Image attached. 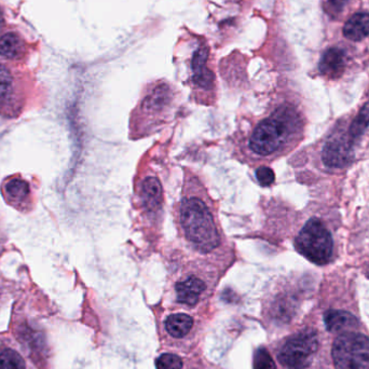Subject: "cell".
<instances>
[{
  "label": "cell",
  "instance_id": "6da1fadb",
  "mask_svg": "<svg viewBox=\"0 0 369 369\" xmlns=\"http://www.w3.org/2000/svg\"><path fill=\"white\" fill-rule=\"evenodd\" d=\"M174 213L178 236L194 258L219 263L233 257L219 224L216 205L203 182L189 170H184L182 194Z\"/></svg>",
  "mask_w": 369,
  "mask_h": 369
},
{
  "label": "cell",
  "instance_id": "7a4b0ae2",
  "mask_svg": "<svg viewBox=\"0 0 369 369\" xmlns=\"http://www.w3.org/2000/svg\"><path fill=\"white\" fill-rule=\"evenodd\" d=\"M302 120L297 109L291 104H281L267 111L238 138L236 150L250 165L268 161L283 150L298 131Z\"/></svg>",
  "mask_w": 369,
  "mask_h": 369
},
{
  "label": "cell",
  "instance_id": "3957f363",
  "mask_svg": "<svg viewBox=\"0 0 369 369\" xmlns=\"http://www.w3.org/2000/svg\"><path fill=\"white\" fill-rule=\"evenodd\" d=\"M173 101V93L167 84H160L151 89L150 92L141 101L138 111H134V133H147L159 128L169 117ZM132 124V126H133Z\"/></svg>",
  "mask_w": 369,
  "mask_h": 369
},
{
  "label": "cell",
  "instance_id": "277c9868",
  "mask_svg": "<svg viewBox=\"0 0 369 369\" xmlns=\"http://www.w3.org/2000/svg\"><path fill=\"white\" fill-rule=\"evenodd\" d=\"M295 248L311 263L325 265L333 255V238L322 221L311 219L296 236Z\"/></svg>",
  "mask_w": 369,
  "mask_h": 369
},
{
  "label": "cell",
  "instance_id": "5b68a950",
  "mask_svg": "<svg viewBox=\"0 0 369 369\" xmlns=\"http://www.w3.org/2000/svg\"><path fill=\"white\" fill-rule=\"evenodd\" d=\"M331 356L336 369H369V339L354 331L341 334L334 342Z\"/></svg>",
  "mask_w": 369,
  "mask_h": 369
},
{
  "label": "cell",
  "instance_id": "8992f818",
  "mask_svg": "<svg viewBox=\"0 0 369 369\" xmlns=\"http://www.w3.org/2000/svg\"><path fill=\"white\" fill-rule=\"evenodd\" d=\"M318 347V337L314 331H302L286 341L280 351V362L290 369L306 368Z\"/></svg>",
  "mask_w": 369,
  "mask_h": 369
},
{
  "label": "cell",
  "instance_id": "52a82bcc",
  "mask_svg": "<svg viewBox=\"0 0 369 369\" xmlns=\"http://www.w3.org/2000/svg\"><path fill=\"white\" fill-rule=\"evenodd\" d=\"M136 192L143 215L158 224L159 219H163V189L159 178L155 174L143 176Z\"/></svg>",
  "mask_w": 369,
  "mask_h": 369
},
{
  "label": "cell",
  "instance_id": "ba28073f",
  "mask_svg": "<svg viewBox=\"0 0 369 369\" xmlns=\"http://www.w3.org/2000/svg\"><path fill=\"white\" fill-rule=\"evenodd\" d=\"M352 160V141L350 138L334 136L323 149V161L331 167H343Z\"/></svg>",
  "mask_w": 369,
  "mask_h": 369
},
{
  "label": "cell",
  "instance_id": "9c48e42d",
  "mask_svg": "<svg viewBox=\"0 0 369 369\" xmlns=\"http://www.w3.org/2000/svg\"><path fill=\"white\" fill-rule=\"evenodd\" d=\"M207 60H209V49L204 45H201L194 52L192 57V82L196 88L201 91L209 93L214 91L215 77L212 70L207 67Z\"/></svg>",
  "mask_w": 369,
  "mask_h": 369
},
{
  "label": "cell",
  "instance_id": "30bf717a",
  "mask_svg": "<svg viewBox=\"0 0 369 369\" xmlns=\"http://www.w3.org/2000/svg\"><path fill=\"white\" fill-rule=\"evenodd\" d=\"M206 290L207 284L196 273H190L175 283L177 302L187 306H196Z\"/></svg>",
  "mask_w": 369,
  "mask_h": 369
},
{
  "label": "cell",
  "instance_id": "8fae6325",
  "mask_svg": "<svg viewBox=\"0 0 369 369\" xmlns=\"http://www.w3.org/2000/svg\"><path fill=\"white\" fill-rule=\"evenodd\" d=\"M324 323L327 331L331 333L353 331L358 326V319L351 313L342 310H329L325 312Z\"/></svg>",
  "mask_w": 369,
  "mask_h": 369
},
{
  "label": "cell",
  "instance_id": "7c38bea8",
  "mask_svg": "<svg viewBox=\"0 0 369 369\" xmlns=\"http://www.w3.org/2000/svg\"><path fill=\"white\" fill-rule=\"evenodd\" d=\"M346 67V55L342 50L337 48H331V49L325 51L321 59L320 68L321 74L329 78H337L343 72Z\"/></svg>",
  "mask_w": 369,
  "mask_h": 369
},
{
  "label": "cell",
  "instance_id": "4fadbf2b",
  "mask_svg": "<svg viewBox=\"0 0 369 369\" xmlns=\"http://www.w3.org/2000/svg\"><path fill=\"white\" fill-rule=\"evenodd\" d=\"M343 34L352 41H360L369 35V13L360 12L348 20L343 28Z\"/></svg>",
  "mask_w": 369,
  "mask_h": 369
},
{
  "label": "cell",
  "instance_id": "5bb4252c",
  "mask_svg": "<svg viewBox=\"0 0 369 369\" xmlns=\"http://www.w3.org/2000/svg\"><path fill=\"white\" fill-rule=\"evenodd\" d=\"M24 41L18 35L9 33L0 38V55L8 59H18L24 55Z\"/></svg>",
  "mask_w": 369,
  "mask_h": 369
},
{
  "label": "cell",
  "instance_id": "9a60e30c",
  "mask_svg": "<svg viewBox=\"0 0 369 369\" xmlns=\"http://www.w3.org/2000/svg\"><path fill=\"white\" fill-rule=\"evenodd\" d=\"M192 325H194V320L192 316L182 313L170 315L165 322V327L170 335L176 338H182L187 335L192 331Z\"/></svg>",
  "mask_w": 369,
  "mask_h": 369
},
{
  "label": "cell",
  "instance_id": "2e32d148",
  "mask_svg": "<svg viewBox=\"0 0 369 369\" xmlns=\"http://www.w3.org/2000/svg\"><path fill=\"white\" fill-rule=\"evenodd\" d=\"M5 194L10 203L24 202L30 194V186L22 178H11L5 184Z\"/></svg>",
  "mask_w": 369,
  "mask_h": 369
},
{
  "label": "cell",
  "instance_id": "e0dca14e",
  "mask_svg": "<svg viewBox=\"0 0 369 369\" xmlns=\"http://www.w3.org/2000/svg\"><path fill=\"white\" fill-rule=\"evenodd\" d=\"M369 126V101L365 104L364 107L360 109L358 115L354 119L351 128L349 130V138H351L352 142L358 140L364 131L366 130L367 126Z\"/></svg>",
  "mask_w": 369,
  "mask_h": 369
},
{
  "label": "cell",
  "instance_id": "ac0fdd59",
  "mask_svg": "<svg viewBox=\"0 0 369 369\" xmlns=\"http://www.w3.org/2000/svg\"><path fill=\"white\" fill-rule=\"evenodd\" d=\"M22 356L12 349L0 352V369H25Z\"/></svg>",
  "mask_w": 369,
  "mask_h": 369
},
{
  "label": "cell",
  "instance_id": "d6986e66",
  "mask_svg": "<svg viewBox=\"0 0 369 369\" xmlns=\"http://www.w3.org/2000/svg\"><path fill=\"white\" fill-rule=\"evenodd\" d=\"M12 87V77L9 70L0 64V105L10 94Z\"/></svg>",
  "mask_w": 369,
  "mask_h": 369
},
{
  "label": "cell",
  "instance_id": "ffe728a7",
  "mask_svg": "<svg viewBox=\"0 0 369 369\" xmlns=\"http://www.w3.org/2000/svg\"><path fill=\"white\" fill-rule=\"evenodd\" d=\"M255 177H256L257 182L263 187H269L273 184L275 180V172L267 165L257 167L255 170Z\"/></svg>",
  "mask_w": 369,
  "mask_h": 369
},
{
  "label": "cell",
  "instance_id": "44dd1931",
  "mask_svg": "<svg viewBox=\"0 0 369 369\" xmlns=\"http://www.w3.org/2000/svg\"><path fill=\"white\" fill-rule=\"evenodd\" d=\"M254 369H277L269 352L263 348L257 350L254 356Z\"/></svg>",
  "mask_w": 369,
  "mask_h": 369
},
{
  "label": "cell",
  "instance_id": "7402d4cb",
  "mask_svg": "<svg viewBox=\"0 0 369 369\" xmlns=\"http://www.w3.org/2000/svg\"><path fill=\"white\" fill-rule=\"evenodd\" d=\"M155 367L157 369H182V362L175 354L165 353L157 358Z\"/></svg>",
  "mask_w": 369,
  "mask_h": 369
},
{
  "label": "cell",
  "instance_id": "603a6c76",
  "mask_svg": "<svg viewBox=\"0 0 369 369\" xmlns=\"http://www.w3.org/2000/svg\"><path fill=\"white\" fill-rule=\"evenodd\" d=\"M329 1L335 6H338V7H341L347 3L348 0H329Z\"/></svg>",
  "mask_w": 369,
  "mask_h": 369
},
{
  "label": "cell",
  "instance_id": "cb8c5ba5",
  "mask_svg": "<svg viewBox=\"0 0 369 369\" xmlns=\"http://www.w3.org/2000/svg\"><path fill=\"white\" fill-rule=\"evenodd\" d=\"M3 24H4L3 16H1V13H0V31H1V28H3Z\"/></svg>",
  "mask_w": 369,
  "mask_h": 369
}]
</instances>
